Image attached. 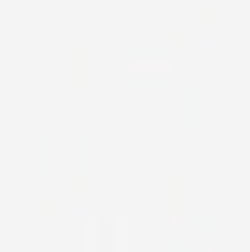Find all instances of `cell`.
<instances>
[{
    "label": "cell",
    "instance_id": "cell-18",
    "mask_svg": "<svg viewBox=\"0 0 250 252\" xmlns=\"http://www.w3.org/2000/svg\"><path fill=\"white\" fill-rule=\"evenodd\" d=\"M68 183L73 185V188L83 190V175H81V172H78V175H70V177H68Z\"/></svg>",
    "mask_w": 250,
    "mask_h": 252
},
{
    "label": "cell",
    "instance_id": "cell-11",
    "mask_svg": "<svg viewBox=\"0 0 250 252\" xmlns=\"http://www.w3.org/2000/svg\"><path fill=\"white\" fill-rule=\"evenodd\" d=\"M62 185H68V177L46 169V175H43V190H46V196H49V199L57 193V188H62Z\"/></svg>",
    "mask_w": 250,
    "mask_h": 252
},
{
    "label": "cell",
    "instance_id": "cell-6",
    "mask_svg": "<svg viewBox=\"0 0 250 252\" xmlns=\"http://www.w3.org/2000/svg\"><path fill=\"white\" fill-rule=\"evenodd\" d=\"M43 86H59V46H46L43 49Z\"/></svg>",
    "mask_w": 250,
    "mask_h": 252
},
{
    "label": "cell",
    "instance_id": "cell-12",
    "mask_svg": "<svg viewBox=\"0 0 250 252\" xmlns=\"http://www.w3.org/2000/svg\"><path fill=\"white\" fill-rule=\"evenodd\" d=\"M183 212V177L175 175L172 177V215Z\"/></svg>",
    "mask_w": 250,
    "mask_h": 252
},
{
    "label": "cell",
    "instance_id": "cell-8",
    "mask_svg": "<svg viewBox=\"0 0 250 252\" xmlns=\"http://www.w3.org/2000/svg\"><path fill=\"white\" fill-rule=\"evenodd\" d=\"M188 46H196V49H213L215 46V32H213L210 22H202L199 30L188 35Z\"/></svg>",
    "mask_w": 250,
    "mask_h": 252
},
{
    "label": "cell",
    "instance_id": "cell-7",
    "mask_svg": "<svg viewBox=\"0 0 250 252\" xmlns=\"http://www.w3.org/2000/svg\"><path fill=\"white\" fill-rule=\"evenodd\" d=\"M199 228V220L194 218V215H172L170 218V233H172V239H175L178 244L183 242V239L188 236L191 231H196Z\"/></svg>",
    "mask_w": 250,
    "mask_h": 252
},
{
    "label": "cell",
    "instance_id": "cell-10",
    "mask_svg": "<svg viewBox=\"0 0 250 252\" xmlns=\"http://www.w3.org/2000/svg\"><path fill=\"white\" fill-rule=\"evenodd\" d=\"M194 8H196V5H191V3H172L170 5V16L175 19V27H180L188 16H196Z\"/></svg>",
    "mask_w": 250,
    "mask_h": 252
},
{
    "label": "cell",
    "instance_id": "cell-14",
    "mask_svg": "<svg viewBox=\"0 0 250 252\" xmlns=\"http://www.w3.org/2000/svg\"><path fill=\"white\" fill-rule=\"evenodd\" d=\"M62 215L65 218H83V215H86V199H83V196H75L68 207H62Z\"/></svg>",
    "mask_w": 250,
    "mask_h": 252
},
{
    "label": "cell",
    "instance_id": "cell-2",
    "mask_svg": "<svg viewBox=\"0 0 250 252\" xmlns=\"http://www.w3.org/2000/svg\"><path fill=\"white\" fill-rule=\"evenodd\" d=\"M127 73L140 81H145V78L162 81V78L172 75V57L162 49H135L129 54Z\"/></svg>",
    "mask_w": 250,
    "mask_h": 252
},
{
    "label": "cell",
    "instance_id": "cell-13",
    "mask_svg": "<svg viewBox=\"0 0 250 252\" xmlns=\"http://www.w3.org/2000/svg\"><path fill=\"white\" fill-rule=\"evenodd\" d=\"M188 252H215V239H213V233L205 231L196 242L188 244Z\"/></svg>",
    "mask_w": 250,
    "mask_h": 252
},
{
    "label": "cell",
    "instance_id": "cell-1",
    "mask_svg": "<svg viewBox=\"0 0 250 252\" xmlns=\"http://www.w3.org/2000/svg\"><path fill=\"white\" fill-rule=\"evenodd\" d=\"M46 166L57 175H78L83 169V134L81 131H49L46 134Z\"/></svg>",
    "mask_w": 250,
    "mask_h": 252
},
{
    "label": "cell",
    "instance_id": "cell-4",
    "mask_svg": "<svg viewBox=\"0 0 250 252\" xmlns=\"http://www.w3.org/2000/svg\"><path fill=\"white\" fill-rule=\"evenodd\" d=\"M196 220H210L213 218V177L199 175L196 177Z\"/></svg>",
    "mask_w": 250,
    "mask_h": 252
},
{
    "label": "cell",
    "instance_id": "cell-17",
    "mask_svg": "<svg viewBox=\"0 0 250 252\" xmlns=\"http://www.w3.org/2000/svg\"><path fill=\"white\" fill-rule=\"evenodd\" d=\"M194 14L202 16V22H210V19H213V8H207V5H196Z\"/></svg>",
    "mask_w": 250,
    "mask_h": 252
},
{
    "label": "cell",
    "instance_id": "cell-15",
    "mask_svg": "<svg viewBox=\"0 0 250 252\" xmlns=\"http://www.w3.org/2000/svg\"><path fill=\"white\" fill-rule=\"evenodd\" d=\"M172 46H188V32H183L180 27L172 32Z\"/></svg>",
    "mask_w": 250,
    "mask_h": 252
},
{
    "label": "cell",
    "instance_id": "cell-16",
    "mask_svg": "<svg viewBox=\"0 0 250 252\" xmlns=\"http://www.w3.org/2000/svg\"><path fill=\"white\" fill-rule=\"evenodd\" d=\"M43 215H46V218H59V215H62V209H59L57 204L49 199V201L43 204Z\"/></svg>",
    "mask_w": 250,
    "mask_h": 252
},
{
    "label": "cell",
    "instance_id": "cell-9",
    "mask_svg": "<svg viewBox=\"0 0 250 252\" xmlns=\"http://www.w3.org/2000/svg\"><path fill=\"white\" fill-rule=\"evenodd\" d=\"M75 89H86V49H75Z\"/></svg>",
    "mask_w": 250,
    "mask_h": 252
},
{
    "label": "cell",
    "instance_id": "cell-3",
    "mask_svg": "<svg viewBox=\"0 0 250 252\" xmlns=\"http://www.w3.org/2000/svg\"><path fill=\"white\" fill-rule=\"evenodd\" d=\"M196 105H199V92L172 89V131L196 129Z\"/></svg>",
    "mask_w": 250,
    "mask_h": 252
},
{
    "label": "cell",
    "instance_id": "cell-5",
    "mask_svg": "<svg viewBox=\"0 0 250 252\" xmlns=\"http://www.w3.org/2000/svg\"><path fill=\"white\" fill-rule=\"evenodd\" d=\"M196 129H199V131H213V129H215V118H213V92H210V89H199Z\"/></svg>",
    "mask_w": 250,
    "mask_h": 252
}]
</instances>
